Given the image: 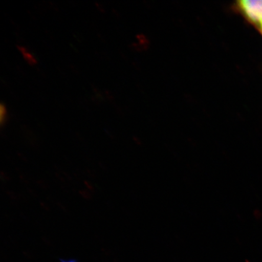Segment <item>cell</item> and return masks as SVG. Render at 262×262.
Returning <instances> with one entry per match:
<instances>
[{"mask_svg": "<svg viewBox=\"0 0 262 262\" xmlns=\"http://www.w3.org/2000/svg\"><path fill=\"white\" fill-rule=\"evenodd\" d=\"M241 11L252 24L260 27L262 25V0H242L238 2Z\"/></svg>", "mask_w": 262, "mask_h": 262, "instance_id": "1", "label": "cell"}, {"mask_svg": "<svg viewBox=\"0 0 262 262\" xmlns=\"http://www.w3.org/2000/svg\"><path fill=\"white\" fill-rule=\"evenodd\" d=\"M18 50L21 52V53L24 56L25 60L28 62L29 64L34 65L37 63V60L29 51L25 47H18Z\"/></svg>", "mask_w": 262, "mask_h": 262, "instance_id": "2", "label": "cell"}, {"mask_svg": "<svg viewBox=\"0 0 262 262\" xmlns=\"http://www.w3.org/2000/svg\"><path fill=\"white\" fill-rule=\"evenodd\" d=\"M6 117H7V110L5 104L2 103L0 105V122L2 126L5 123Z\"/></svg>", "mask_w": 262, "mask_h": 262, "instance_id": "3", "label": "cell"}, {"mask_svg": "<svg viewBox=\"0 0 262 262\" xmlns=\"http://www.w3.org/2000/svg\"><path fill=\"white\" fill-rule=\"evenodd\" d=\"M60 260L62 262H77L76 260H69V261H65L64 260L60 259Z\"/></svg>", "mask_w": 262, "mask_h": 262, "instance_id": "4", "label": "cell"}, {"mask_svg": "<svg viewBox=\"0 0 262 262\" xmlns=\"http://www.w3.org/2000/svg\"><path fill=\"white\" fill-rule=\"evenodd\" d=\"M259 28H260V29L261 30V34H262V25L260 26V27Z\"/></svg>", "mask_w": 262, "mask_h": 262, "instance_id": "5", "label": "cell"}]
</instances>
